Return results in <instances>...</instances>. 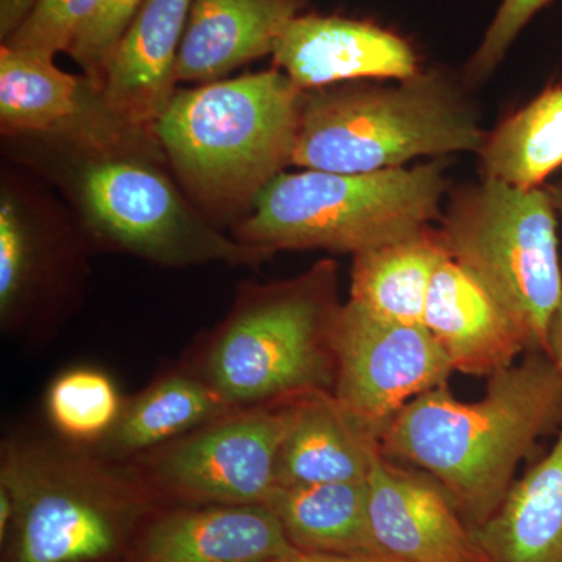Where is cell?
<instances>
[{"instance_id":"cell-1","label":"cell","mask_w":562,"mask_h":562,"mask_svg":"<svg viewBox=\"0 0 562 562\" xmlns=\"http://www.w3.org/2000/svg\"><path fill=\"white\" fill-rule=\"evenodd\" d=\"M562 425V376L542 351L490 376L461 402L449 384L413 398L380 438L384 457L431 476L471 528L482 527L516 482L520 462Z\"/></svg>"},{"instance_id":"cell-2","label":"cell","mask_w":562,"mask_h":562,"mask_svg":"<svg viewBox=\"0 0 562 562\" xmlns=\"http://www.w3.org/2000/svg\"><path fill=\"white\" fill-rule=\"evenodd\" d=\"M302 95L277 68L173 92L155 136L184 194L214 224H238L292 165Z\"/></svg>"},{"instance_id":"cell-3","label":"cell","mask_w":562,"mask_h":562,"mask_svg":"<svg viewBox=\"0 0 562 562\" xmlns=\"http://www.w3.org/2000/svg\"><path fill=\"white\" fill-rule=\"evenodd\" d=\"M469 88L431 68L391 85L347 81L303 91L292 165L368 173L479 151L486 132Z\"/></svg>"},{"instance_id":"cell-4","label":"cell","mask_w":562,"mask_h":562,"mask_svg":"<svg viewBox=\"0 0 562 562\" xmlns=\"http://www.w3.org/2000/svg\"><path fill=\"white\" fill-rule=\"evenodd\" d=\"M0 491L13 503L3 562H114L131 554L157 501L127 469L24 442L3 447Z\"/></svg>"},{"instance_id":"cell-5","label":"cell","mask_w":562,"mask_h":562,"mask_svg":"<svg viewBox=\"0 0 562 562\" xmlns=\"http://www.w3.org/2000/svg\"><path fill=\"white\" fill-rule=\"evenodd\" d=\"M447 158L386 171L281 172L233 228L268 251L324 249L358 255L416 235L442 217Z\"/></svg>"},{"instance_id":"cell-6","label":"cell","mask_w":562,"mask_h":562,"mask_svg":"<svg viewBox=\"0 0 562 562\" xmlns=\"http://www.w3.org/2000/svg\"><path fill=\"white\" fill-rule=\"evenodd\" d=\"M52 179L98 241L158 265H258L268 251L228 238L162 171L143 155L90 154L47 146Z\"/></svg>"},{"instance_id":"cell-7","label":"cell","mask_w":562,"mask_h":562,"mask_svg":"<svg viewBox=\"0 0 562 562\" xmlns=\"http://www.w3.org/2000/svg\"><path fill=\"white\" fill-rule=\"evenodd\" d=\"M338 266L244 292L210 347L206 382L236 409L333 392Z\"/></svg>"},{"instance_id":"cell-8","label":"cell","mask_w":562,"mask_h":562,"mask_svg":"<svg viewBox=\"0 0 562 562\" xmlns=\"http://www.w3.org/2000/svg\"><path fill=\"white\" fill-rule=\"evenodd\" d=\"M439 224L447 255L501 303L528 351L547 355L562 301L558 213L547 188L482 179L452 192Z\"/></svg>"},{"instance_id":"cell-9","label":"cell","mask_w":562,"mask_h":562,"mask_svg":"<svg viewBox=\"0 0 562 562\" xmlns=\"http://www.w3.org/2000/svg\"><path fill=\"white\" fill-rule=\"evenodd\" d=\"M55 57L0 47V128L61 149L143 155L166 161L151 128L125 120L91 77L58 68Z\"/></svg>"},{"instance_id":"cell-10","label":"cell","mask_w":562,"mask_h":562,"mask_svg":"<svg viewBox=\"0 0 562 562\" xmlns=\"http://www.w3.org/2000/svg\"><path fill=\"white\" fill-rule=\"evenodd\" d=\"M333 395L375 438L413 398L449 384L453 368L424 325L401 324L341 305L333 328Z\"/></svg>"},{"instance_id":"cell-11","label":"cell","mask_w":562,"mask_h":562,"mask_svg":"<svg viewBox=\"0 0 562 562\" xmlns=\"http://www.w3.org/2000/svg\"><path fill=\"white\" fill-rule=\"evenodd\" d=\"M286 422L283 402L238 409L155 454L147 482L194 505H266Z\"/></svg>"},{"instance_id":"cell-12","label":"cell","mask_w":562,"mask_h":562,"mask_svg":"<svg viewBox=\"0 0 562 562\" xmlns=\"http://www.w3.org/2000/svg\"><path fill=\"white\" fill-rule=\"evenodd\" d=\"M380 553L398 562H487L471 525L431 476L380 454L366 480Z\"/></svg>"},{"instance_id":"cell-13","label":"cell","mask_w":562,"mask_h":562,"mask_svg":"<svg viewBox=\"0 0 562 562\" xmlns=\"http://www.w3.org/2000/svg\"><path fill=\"white\" fill-rule=\"evenodd\" d=\"M273 65L302 91L364 80H403L420 72L412 44L373 22L299 14L272 52Z\"/></svg>"},{"instance_id":"cell-14","label":"cell","mask_w":562,"mask_h":562,"mask_svg":"<svg viewBox=\"0 0 562 562\" xmlns=\"http://www.w3.org/2000/svg\"><path fill=\"white\" fill-rule=\"evenodd\" d=\"M297 552L268 505H198L154 514L131 562H271Z\"/></svg>"},{"instance_id":"cell-15","label":"cell","mask_w":562,"mask_h":562,"mask_svg":"<svg viewBox=\"0 0 562 562\" xmlns=\"http://www.w3.org/2000/svg\"><path fill=\"white\" fill-rule=\"evenodd\" d=\"M422 325L453 371L490 376L528 353L522 333L475 277L447 255L432 276Z\"/></svg>"},{"instance_id":"cell-16","label":"cell","mask_w":562,"mask_h":562,"mask_svg":"<svg viewBox=\"0 0 562 562\" xmlns=\"http://www.w3.org/2000/svg\"><path fill=\"white\" fill-rule=\"evenodd\" d=\"M192 0H143L111 52L102 88L117 113L151 128L177 91V60Z\"/></svg>"},{"instance_id":"cell-17","label":"cell","mask_w":562,"mask_h":562,"mask_svg":"<svg viewBox=\"0 0 562 562\" xmlns=\"http://www.w3.org/2000/svg\"><path fill=\"white\" fill-rule=\"evenodd\" d=\"M288 422L277 486L364 482L382 454L379 438L342 408L333 392L283 401Z\"/></svg>"},{"instance_id":"cell-18","label":"cell","mask_w":562,"mask_h":562,"mask_svg":"<svg viewBox=\"0 0 562 562\" xmlns=\"http://www.w3.org/2000/svg\"><path fill=\"white\" fill-rule=\"evenodd\" d=\"M308 0H192L177 81L210 83L272 55L288 22Z\"/></svg>"},{"instance_id":"cell-19","label":"cell","mask_w":562,"mask_h":562,"mask_svg":"<svg viewBox=\"0 0 562 562\" xmlns=\"http://www.w3.org/2000/svg\"><path fill=\"white\" fill-rule=\"evenodd\" d=\"M473 536L487 562H562V427Z\"/></svg>"},{"instance_id":"cell-20","label":"cell","mask_w":562,"mask_h":562,"mask_svg":"<svg viewBox=\"0 0 562 562\" xmlns=\"http://www.w3.org/2000/svg\"><path fill=\"white\" fill-rule=\"evenodd\" d=\"M266 505L302 552L384 557L373 541L366 480L277 486Z\"/></svg>"},{"instance_id":"cell-21","label":"cell","mask_w":562,"mask_h":562,"mask_svg":"<svg viewBox=\"0 0 562 562\" xmlns=\"http://www.w3.org/2000/svg\"><path fill=\"white\" fill-rule=\"evenodd\" d=\"M447 257L438 227L353 255L350 301L383 319L422 325L432 276Z\"/></svg>"},{"instance_id":"cell-22","label":"cell","mask_w":562,"mask_h":562,"mask_svg":"<svg viewBox=\"0 0 562 562\" xmlns=\"http://www.w3.org/2000/svg\"><path fill=\"white\" fill-rule=\"evenodd\" d=\"M238 412L209 382L171 375L155 383L122 409L103 436L102 452L124 457L144 452Z\"/></svg>"},{"instance_id":"cell-23","label":"cell","mask_w":562,"mask_h":562,"mask_svg":"<svg viewBox=\"0 0 562 562\" xmlns=\"http://www.w3.org/2000/svg\"><path fill=\"white\" fill-rule=\"evenodd\" d=\"M476 154L482 179L522 190L542 188L562 166V83L546 88L486 133Z\"/></svg>"},{"instance_id":"cell-24","label":"cell","mask_w":562,"mask_h":562,"mask_svg":"<svg viewBox=\"0 0 562 562\" xmlns=\"http://www.w3.org/2000/svg\"><path fill=\"white\" fill-rule=\"evenodd\" d=\"M41 211L18 184L0 191V316L3 324L20 313L40 280L46 255Z\"/></svg>"},{"instance_id":"cell-25","label":"cell","mask_w":562,"mask_h":562,"mask_svg":"<svg viewBox=\"0 0 562 562\" xmlns=\"http://www.w3.org/2000/svg\"><path fill=\"white\" fill-rule=\"evenodd\" d=\"M122 409L116 386L94 369L63 373L47 392L50 420L76 441L103 438L120 419Z\"/></svg>"},{"instance_id":"cell-26","label":"cell","mask_w":562,"mask_h":562,"mask_svg":"<svg viewBox=\"0 0 562 562\" xmlns=\"http://www.w3.org/2000/svg\"><path fill=\"white\" fill-rule=\"evenodd\" d=\"M102 0H36L24 21L2 46L40 52L55 57L69 54Z\"/></svg>"},{"instance_id":"cell-27","label":"cell","mask_w":562,"mask_h":562,"mask_svg":"<svg viewBox=\"0 0 562 562\" xmlns=\"http://www.w3.org/2000/svg\"><path fill=\"white\" fill-rule=\"evenodd\" d=\"M550 2L552 0H502L494 20L484 32L482 43L465 63L462 74L465 83L475 87L490 79L528 22Z\"/></svg>"},{"instance_id":"cell-28","label":"cell","mask_w":562,"mask_h":562,"mask_svg":"<svg viewBox=\"0 0 562 562\" xmlns=\"http://www.w3.org/2000/svg\"><path fill=\"white\" fill-rule=\"evenodd\" d=\"M140 3L143 0H102L92 20L70 47V58L80 66L85 76L91 77L101 87L103 69L111 52L127 31Z\"/></svg>"},{"instance_id":"cell-29","label":"cell","mask_w":562,"mask_h":562,"mask_svg":"<svg viewBox=\"0 0 562 562\" xmlns=\"http://www.w3.org/2000/svg\"><path fill=\"white\" fill-rule=\"evenodd\" d=\"M36 0H0V38L7 40L24 21Z\"/></svg>"},{"instance_id":"cell-30","label":"cell","mask_w":562,"mask_h":562,"mask_svg":"<svg viewBox=\"0 0 562 562\" xmlns=\"http://www.w3.org/2000/svg\"><path fill=\"white\" fill-rule=\"evenodd\" d=\"M271 562H398L387 557H355V554L297 552Z\"/></svg>"},{"instance_id":"cell-31","label":"cell","mask_w":562,"mask_h":562,"mask_svg":"<svg viewBox=\"0 0 562 562\" xmlns=\"http://www.w3.org/2000/svg\"><path fill=\"white\" fill-rule=\"evenodd\" d=\"M547 357L552 360L554 368L558 369L562 376V301L560 308L554 314L552 327H550Z\"/></svg>"},{"instance_id":"cell-32","label":"cell","mask_w":562,"mask_h":562,"mask_svg":"<svg viewBox=\"0 0 562 562\" xmlns=\"http://www.w3.org/2000/svg\"><path fill=\"white\" fill-rule=\"evenodd\" d=\"M547 191L552 195L554 209H557L558 216L562 220V181L561 183L547 188Z\"/></svg>"}]
</instances>
